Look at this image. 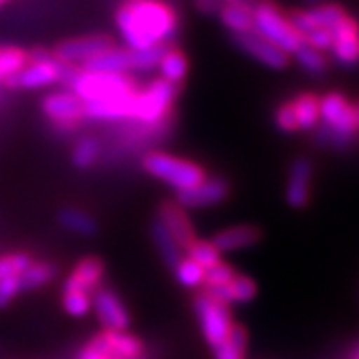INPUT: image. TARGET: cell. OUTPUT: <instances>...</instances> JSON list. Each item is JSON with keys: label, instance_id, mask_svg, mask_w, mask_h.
<instances>
[{"label": "cell", "instance_id": "cell-1", "mask_svg": "<svg viewBox=\"0 0 359 359\" xmlns=\"http://www.w3.org/2000/svg\"><path fill=\"white\" fill-rule=\"evenodd\" d=\"M114 20L128 50L172 46L179 33V13L168 0H121Z\"/></svg>", "mask_w": 359, "mask_h": 359}, {"label": "cell", "instance_id": "cell-2", "mask_svg": "<svg viewBox=\"0 0 359 359\" xmlns=\"http://www.w3.org/2000/svg\"><path fill=\"white\" fill-rule=\"evenodd\" d=\"M62 84L77 95L82 104L128 97L135 93L137 90V84L132 75L86 72V69L73 68V66H69L68 72H66Z\"/></svg>", "mask_w": 359, "mask_h": 359}, {"label": "cell", "instance_id": "cell-3", "mask_svg": "<svg viewBox=\"0 0 359 359\" xmlns=\"http://www.w3.org/2000/svg\"><path fill=\"white\" fill-rule=\"evenodd\" d=\"M319 121L321 126L316 130V139L319 144H330L337 150H343L351 144L355 133L354 108L339 93H328L319 99Z\"/></svg>", "mask_w": 359, "mask_h": 359}, {"label": "cell", "instance_id": "cell-4", "mask_svg": "<svg viewBox=\"0 0 359 359\" xmlns=\"http://www.w3.org/2000/svg\"><path fill=\"white\" fill-rule=\"evenodd\" d=\"M142 170L157 181L164 182L175 194L196 188L199 182L208 177L201 164L182 159L177 155L166 154V151H150L144 155Z\"/></svg>", "mask_w": 359, "mask_h": 359}, {"label": "cell", "instance_id": "cell-5", "mask_svg": "<svg viewBox=\"0 0 359 359\" xmlns=\"http://www.w3.org/2000/svg\"><path fill=\"white\" fill-rule=\"evenodd\" d=\"M179 95V86H173L163 79H154L144 88H137L132 104V121L144 126L163 124Z\"/></svg>", "mask_w": 359, "mask_h": 359}, {"label": "cell", "instance_id": "cell-6", "mask_svg": "<svg viewBox=\"0 0 359 359\" xmlns=\"http://www.w3.org/2000/svg\"><path fill=\"white\" fill-rule=\"evenodd\" d=\"M252 32L279 50L292 55L303 44V39L292 27L288 17L272 0H261L252 11Z\"/></svg>", "mask_w": 359, "mask_h": 359}, {"label": "cell", "instance_id": "cell-7", "mask_svg": "<svg viewBox=\"0 0 359 359\" xmlns=\"http://www.w3.org/2000/svg\"><path fill=\"white\" fill-rule=\"evenodd\" d=\"M194 312H196L201 334L205 337V341L212 346V351L226 339L236 325L230 306L214 299L206 292H201L194 297Z\"/></svg>", "mask_w": 359, "mask_h": 359}, {"label": "cell", "instance_id": "cell-8", "mask_svg": "<svg viewBox=\"0 0 359 359\" xmlns=\"http://www.w3.org/2000/svg\"><path fill=\"white\" fill-rule=\"evenodd\" d=\"M68 68L69 66H66V64L59 62V60L55 59L53 51H51L44 59L27 60L26 66L15 77L9 79L4 86L11 88V90L24 91L46 90V88L62 84Z\"/></svg>", "mask_w": 359, "mask_h": 359}, {"label": "cell", "instance_id": "cell-9", "mask_svg": "<svg viewBox=\"0 0 359 359\" xmlns=\"http://www.w3.org/2000/svg\"><path fill=\"white\" fill-rule=\"evenodd\" d=\"M41 109L55 130L62 133L73 132L84 121V106L68 88L46 93Z\"/></svg>", "mask_w": 359, "mask_h": 359}, {"label": "cell", "instance_id": "cell-10", "mask_svg": "<svg viewBox=\"0 0 359 359\" xmlns=\"http://www.w3.org/2000/svg\"><path fill=\"white\" fill-rule=\"evenodd\" d=\"M115 46L114 39L104 33H91V35H79L66 39L55 46L53 57L59 62L73 68H82L88 60Z\"/></svg>", "mask_w": 359, "mask_h": 359}, {"label": "cell", "instance_id": "cell-11", "mask_svg": "<svg viewBox=\"0 0 359 359\" xmlns=\"http://www.w3.org/2000/svg\"><path fill=\"white\" fill-rule=\"evenodd\" d=\"M91 310L95 312L102 328L109 330V332L128 330L132 325V318H130V312H128L124 301L118 297L117 292L108 287H99L93 292Z\"/></svg>", "mask_w": 359, "mask_h": 359}, {"label": "cell", "instance_id": "cell-12", "mask_svg": "<svg viewBox=\"0 0 359 359\" xmlns=\"http://www.w3.org/2000/svg\"><path fill=\"white\" fill-rule=\"evenodd\" d=\"M228 196H230V184L226 179L206 177L196 188L177 194L175 203L188 212V210H203L221 205L228 199Z\"/></svg>", "mask_w": 359, "mask_h": 359}, {"label": "cell", "instance_id": "cell-13", "mask_svg": "<svg viewBox=\"0 0 359 359\" xmlns=\"http://www.w3.org/2000/svg\"><path fill=\"white\" fill-rule=\"evenodd\" d=\"M232 41L243 53L248 55L250 59L259 62L264 68L281 72V69H285L290 64V55L279 50L278 46L270 44L269 41L261 39L259 35H255L254 32L232 36Z\"/></svg>", "mask_w": 359, "mask_h": 359}, {"label": "cell", "instance_id": "cell-14", "mask_svg": "<svg viewBox=\"0 0 359 359\" xmlns=\"http://www.w3.org/2000/svg\"><path fill=\"white\" fill-rule=\"evenodd\" d=\"M102 279H104V263L99 257H84L79 261L68 273V278L62 283V292H82V294H90L99 287H102Z\"/></svg>", "mask_w": 359, "mask_h": 359}, {"label": "cell", "instance_id": "cell-15", "mask_svg": "<svg viewBox=\"0 0 359 359\" xmlns=\"http://www.w3.org/2000/svg\"><path fill=\"white\" fill-rule=\"evenodd\" d=\"M332 32V51L334 59L341 66H354L359 62V26L354 18H341Z\"/></svg>", "mask_w": 359, "mask_h": 359}, {"label": "cell", "instance_id": "cell-16", "mask_svg": "<svg viewBox=\"0 0 359 359\" xmlns=\"http://www.w3.org/2000/svg\"><path fill=\"white\" fill-rule=\"evenodd\" d=\"M312 173L314 166L306 157H297L290 164L285 188V199L292 208H305L310 199V184H312Z\"/></svg>", "mask_w": 359, "mask_h": 359}, {"label": "cell", "instance_id": "cell-17", "mask_svg": "<svg viewBox=\"0 0 359 359\" xmlns=\"http://www.w3.org/2000/svg\"><path fill=\"white\" fill-rule=\"evenodd\" d=\"M261 237H263L261 228L254 224H236L217 232L210 241L214 243L221 254H232V252L252 248L261 241Z\"/></svg>", "mask_w": 359, "mask_h": 359}, {"label": "cell", "instance_id": "cell-18", "mask_svg": "<svg viewBox=\"0 0 359 359\" xmlns=\"http://www.w3.org/2000/svg\"><path fill=\"white\" fill-rule=\"evenodd\" d=\"M157 219H159L161 223L164 224V228L172 233V237L177 241V245L181 246L182 252H184V248L196 239L194 224H191L190 217H188L187 210L181 208L175 201H173V203H164V205H161Z\"/></svg>", "mask_w": 359, "mask_h": 359}, {"label": "cell", "instance_id": "cell-19", "mask_svg": "<svg viewBox=\"0 0 359 359\" xmlns=\"http://www.w3.org/2000/svg\"><path fill=\"white\" fill-rule=\"evenodd\" d=\"M208 296L214 299L221 301L224 305H246L250 301L255 299L257 296V285L250 276L245 273H236V278L232 281H228L226 285L219 288H205Z\"/></svg>", "mask_w": 359, "mask_h": 359}, {"label": "cell", "instance_id": "cell-20", "mask_svg": "<svg viewBox=\"0 0 359 359\" xmlns=\"http://www.w3.org/2000/svg\"><path fill=\"white\" fill-rule=\"evenodd\" d=\"M82 69L86 72H100V73H123L130 75L132 72V50L128 48H118L111 46L106 51L99 53L91 60H88Z\"/></svg>", "mask_w": 359, "mask_h": 359}, {"label": "cell", "instance_id": "cell-21", "mask_svg": "<svg viewBox=\"0 0 359 359\" xmlns=\"http://www.w3.org/2000/svg\"><path fill=\"white\" fill-rule=\"evenodd\" d=\"M157 72H159V79L170 82L173 86H179L181 82H184V79L188 77V72H190L187 53L175 46H168L164 50L159 64H157Z\"/></svg>", "mask_w": 359, "mask_h": 359}, {"label": "cell", "instance_id": "cell-22", "mask_svg": "<svg viewBox=\"0 0 359 359\" xmlns=\"http://www.w3.org/2000/svg\"><path fill=\"white\" fill-rule=\"evenodd\" d=\"M297 121V130L312 132L319 126V97L314 93H301L290 100Z\"/></svg>", "mask_w": 359, "mask_h": 359}, {"label": "cell", "instance_id": "cell-23", "mask_svg": "<svg viewBox=\"0 0 359 359\" xmlns=\"http://www.w3.org/2000/svg\"><path fill=\"white\" fill-rule=\"evenodd\" d=\"M59 221L68 232L77 233L81 237H91L95 236L99 230L95 217H91L88 212L75 206H66L59 212Z\"/></svg>", "mask_w": 359, "mask_h": 359}, {"label": "cell", "instance_id": "cell-24", "mask_svg": "<svg viewBox=\"0 0 359 359\" xmlns=\"http://www.w3.org/2000/svg\"><path fill=\"white\" fill-rule=\"evenodd\" d=\"M151 239H154L157 250H159V255L163 257V261L168 266H175L179 263L184 252H182L181 246L177 245V241L173 239L172 233L164 228V224L161 223L159 219H155L151 223Z\"/></svg>", "mask_w": 359, "mask_h": 359}, {"label": "cell", "instance_id": "cell-25", "mask_svg": "<svg viewBox=\"0 0 359 359\" xmlns=\"http://www.w3.org/2000/svg\"><path fill=\"white\" fill-rule=\"evenodd\" d=\"M102 336L108 343L109 351L114 352V355H117L118 359H139L144 351L142 343L135 336L128 334L126 330H118V332L104 330Z\"/></svg>", "mask_w": 359, "mask_h": 359}, {"label": "cell", "instance_id": "cell-26", "mask_svg": "<svg viewBox=\"0 0 359 359\" xmlns=\"http://www.w3.org/2000/svg\"><path fill=\"white\" fill-rule=\"evenodd\" d=\"M55 278H57L55 264L48 263V261H33L29 269L18 278V281H20V290L33 292L50 285Z\"/></svg>", "mask_w": 359, "mask_h": 359}, {"label": "cell", "instance_id": "cell-27", "mask_svg": "<svg viewBox=\"0 0 359 359\" xmlns=\"http://www.w3.org/2000/svg\"><path fill=\"white\" fill-rule=\"evenodd\" d=\"M306 18H309L310 29L314 32L318 27H325V29H332L341 18L346 17L345 9L337 4H316L305 9Z\"/></svg>", "mask_w": 359, "mask_h": 359}, {"label": "cell", "instance_id": "cell-28", "mask_svg": "<svg viewBox=\"0 0 359 359\" xmlns=\"http://www.w3.org/2000/svg\"><path fill=\"white\" fill-rule=\"evenodd\" d=\"M246 346H248V334L243 327L233 325L232 332L223 343L214 348L215 359H245Z\"/></svg>", "mask_w": 359, "mask_h": 359}, {"label": "cell", "instance_id": "cell-29", "mask_svg": "<svg viewBox=\"0 0 359 359\" xmlns=\"http://www.w3.org/2000/svg\"><path fill=\"white\" fill-rule=\"evenodd\" d=\"M27 64V51L17 46H0V86Z\"/></svg>", "mask_w": 359, "mask_h": 359}, {"label": "cell", "instance_id": "cell-30", "mask_svg": "<svg viewBox=\"0 0 359 359\" xmlns=\"http://www.w3.org/2000/svg\"><path fill=\"white\" fill-rule=\"evenodd\" d=\"M217 17L228 32L232 33V36L252 32V11H248V9L221 6L217 11Z\"/></svg>", "mask_w": 359, "mask_h": 359}, {"label": "cell", "instance_id": "cell-31", "mask_svg": "<svg viewBox=\"0 0 359 359\" xmlns=\"http://www.w3.org/2000/svg\"><path fill=\"white\" fill-rule=\"evenodd\" d=\"M100 159V142L95 137H82L72 148V164L79 170H88L95 166Z\"/></svg>", "mask_w": 359, "mask_h": 359}, {"label": "cell", "instance_id": "cell-32", "mask_svg": "<svg viewBox=\"0 0 359 359\" xmlns=\"http://www.w3.org/2000/svg\"><path fill=\"white\" fill-rule=\"evenodd\" d=\"M184 255L190 257L191 261H196L199 266H203L205 270L212 269L217 263L223 261V254L215 248V245L212 241H206V239H199L196 237L190 245L184 248Z\"/></svg>", "mask_w": 359, "mask_h": 359}, {"label": "cell", "instance_id": "cell-33", "mask_svg": "<svg viewBox=\"0 0 359 359\" xmlns=\"http://www.w3.org/2000/svg\"><path fill=\"white\" fill-rule=\"evenodd\" d=\"M205 272L206 270L203 266H199L196 261H191L187 255H182L179 263L173 266V276H175L179 285L190 288V290L205 287Z\"/></svg>", "mask_w": 359, "mask_h": 359}, {"label": "cell", "instance_id": "cell-34", "mask_svg": "<svg viewBox=\"0 0 359 359\" xmlns=\"http://www.w3.org/2000/svg\"><path fill=\"white\" fill-rule=\"evenodd\" d=\"M290 57H294L296 62L299 64L301 68L305 69L309 75H316V77H318V75H323L325 69H327V59L323 57V53L314 50V48H310L305 42H303Z\"/></svg>", "mask_w": 359, "mask_h": 359}, {"label": "cell", "instance_id": "cell-35", "mask_svg": "<svg viewBox=\"0 0 359 359\" xmlns=\"http://www.w3.org/2000/svg\"><path fill=\"white\" fill-rule=\"evenodd\" d=\"M33 257L26 252H8L0 255V279L4 278H18L22 276L29 264L33 263Z\"/></svg>", "mask_w": 359, "mask_h": 359}, {"label": "cell", "instance_id": "cell-36", "mask_svg": "<svg viewBox=\"0 0 359 359\" xmlns=\"http://www.w3.org/2000/svg\"><path fill=\"white\" fill-rule=\"evenodd\" d=\"M168 46H157L150 50H132V72L133 73H148L157 69L161 57Z\"/></svg>", "mask_w": 359, "mask_h": 359}, {"label": "cell", "instance_id": "cell-37", "mask_svg": "<svg viewBox=\"0 0 359 359\" xmlns=\"http://www.w3.org/2000/svg\"><path fill=\"white\" fill-rule=\"evenodd\" d=\"M62 309L72 318H86L91 312V296L82 292H62Z\"/></svg>", "mask_w": 359, "mask_h": 359}, {"label": "cell", "instance_id": "cell-38", "mask_svg": "<svg viewBox=\"0 0 359 359\" xmlns=\"http://www.w3.org/2000/svg\"><path fill=\"white\" fill-rule=\"evenodd\" d=\"M236 273L237 272L230 264L221 261V263H217L205 272V288L223 287V285H226L228 281H232L236 278Z\"/></svg>", "mask_w": 359, "mask_h": 359}, {"label": "cell", "instance_id": "cell-39", "mask_svg": "<svg viewBox=\"0 0 359 359\" xmlns=\"http://www.w3.org/2000/svg\"><path fill=\"white\" fill-rule=\"evenodd\" d=\"M77 359H118L117 355H114V352L109 351L108 343H106L104 336L93 337L90 343H88L81 352H79Z\"/></svg>", "mask_w": 359, "mask_h": 359}, {"label": "cell", "instance_id": "cell-40", "mask_svg": "<svg viewBox=\"0 0 359 359\" xmlns=\"http://www.w3.org/2000/svg\"><path fill=\"white\" fill-rule=\"evenodd\" d=\"M273 121H276V126H278L283 133L299 132V130H297V121L296 115H294V108H292L290 100H288V102H283L281 106H278L276 115H273Z\"/></svg>", "mask_w": 359, "mask_h": 359}, {"label": "cell", "instance_id": "cell-41", "mask_svg": "<svg viewBox=\"0 0 359 359\" xmlns=\"http://www.w3.org/2000/svg\"><path fill=\"white\" fill-rule=\"evenodd\" d=\"M332 32H330V29H325V27H318V29L310 32L309 35L303 39L305 44H309L310 48H314V50L321 51V53L332 48Z\"/></svg>", "mask_w": 359, "mask_h": 359}, {"label": "cell", "instance_id": "cell-42", "mask_svg": "<svg viewBox=\"0 0 359 359\" xmlns=\"http://www.w3.org/2000/svg\"><path fill=\"white\" fill-rule=\"evenodd\" d=\"M18 278H20V276H18ZM18 278L0 279V309H6L15 297L22 294Z\"/></svg>", "mask_w": 359, "mask_h": 359}, {"label": "cell", "instance_id": "cell-43", "mask_svg": "<svg viewBox=\"0 0 359 359\" xmlns=\"http://www.w3.org/2000/svg\"><path fill=\"white\" fill-rule=\"evenodd\" d=\"M196 9L203 15H217L219 8H221V0H194Z\"/></svg>", "mask_w": 359, "mask_h": 359}, {"label": "cell", "instance_id": "cell-44", "mask_svg": "<svg viewBox=\"0 0 359 359\" xmlns=\"http://www.w3.org/2000/svg\"><path fill=\"white\" fill-rule=\"evenodd\" d=\"M261 0H221L223 6H233V8H243L248 11H254L255 6L259 4Z\"/></svg>", "mask_w": 359, "mask_h": 359}, {"label": "cell", "instance_id": "cell-45", "mask_svg": "<svg viewBox=\"0 0 359 359\" xmlns=\"http://www.w3.org/2000/svg\"><path fill=\"white\" fill-rule=\"evenodd\" d=\"M354 121H355V128L359 130V102H358V106L354 108Z\"/></svg>", "mask_w": 359, "mask_h": 359}, {"label": "cell", "instance_id": "cell-46", "mask_svg": "<svg viewBox=\"0 0 359 359\" xmlns=\"http://www.w3.org/2000/svg\"><path fill=\"white\" fill-rule=\"evenodd\" d=\"M305 2H309L310 6H316V4H321V0H305Z\"/></svg>", "mask_w": 359, "mask_h": 359}, {"label": "cell", "instance_id": "cell-47", "mask_svg": "<svg viewBox=\"0 0 359 359\" xmlns=\"http://www.w3.org/2000/svg\"><path fill=\"white\" fill-rule=\"evenodd\" d=\"M4 2H6V0H0V6H2V4H4Z\"/></svg>", "mask_w": 359, "mask_h": 359}, {"label": "cell", "instance_id": "cell-48", "mask_svg": "<svg viewBox=\"0 0 359 359\" xmlns=\"http://www.w3.org/2000/svg\"><path fill=\"white\" fill-rule=\"evenodd\" d=\"M358 359H359V358H358Z\"/></svg>", "mask_w": 359, "mask_h": 359}]
</instances>
